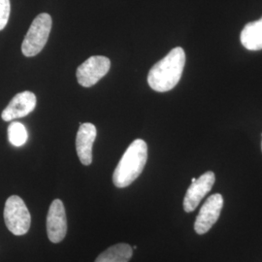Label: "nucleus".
Instances as JSON below:
<instances>
[{"label": "nucleus", "mask_w": 262, "mask_h": 262, "mask_svg": "<svg viewBox=\"0 0 262 262\" xmlns=\"http://www.w3.org/2000/svg\"><path fill=\"white\" fill-rule=\"evenodd\" d=\"M186 64V54L183 48H174L168 55L150 68L148 83L151 90L165 93L178 84Z\"/></svg>", "instance_id": "f257e3e1"}, {"label": "nucleus", "mask_w": 262, "mask_h": 262, "mask_svg": "<svg viewBox=\"0 0 262 262\" xmlns=\"http://www.w3.org/2000/svg\"><path fill=\"white\" fill-rule=\"evenodd\" d=\"M148 159V146L142 139L133 141L123 154L113 174V183L117 187H128L143 172Z\"/></svg>", "instance_id": "f03ea898"}, {"label": "nucleus", "mask_w": 262, "mask_h": 262, "mask_svg": "<svg viewBox=\"0 0 262 262\" xmlns=\"http://www.w3.org/2000/svg\"><path fill=\"white\" fill-rule=\"evenodd\" d=\"M52 29V18L47 13H42L33 19L21 44L24 56H37L47 43Z\"/></svg>", "instance_id": "7ed1b4c3"}, {"label": "nucleus", "mask_w": 262, "mask_h": 262, "mask_svg": "<svg viewBox=\"0 0 262 262\" xmlns=\"http://www.w3.org/2000/svg\"><path fill=\"white\" fill-rule=\"evenodd\" d=\"M4 221L14 235L27 234L30 228L31 216L24 200L18 195L10 196L4 207Z\"/></svg>", "instance_id": "20e7f679"}, {"label": "nucleus", "mask_w": 262, "mask_h": 262, "mask_svg": "<svg viewBox=\"0 0 262 262\" xmlns=\"http://www.w3.org/2000/svg\"><path fill=\"white\" fill-rule=\"evenodd\" d=\"M110 67L111 61L108 57L91 56L76 71L78 83L84 88H91L109 72Z\"/></svg>", "instance_id": "39448f33"}, {"label": "nucleus", "mask_w": 262, "mask_h": 262, "mask_svg": "<svg viewBox=\"0 0 262 262\" xmlns=\"http://www.w3.org/2000/svg\"><path fill=\"white\" fill-rule=\"evenodd\" d=\"M224 206V197L215 193L209 197L200 209L194 224V230L197 234H205L219 220Z\"/></svg>", "instance_id": "423d86ee"}, {"label": "nucleus", "mask_w": 262, "mask_h": 262, "mask_svg": "<svg viewBox=\"0 0 262 262\" xmlns=\"http://www.w3.org/2000/svg\"><path fill=\"white\" fill-rule=\"evenodd\" d=\"M47 233L53 243L61 242L67 233L66 209L61 200L56 199L49 208L47 215Z\"/></svg>", "instance_id": "0eeeda50"}, {"label": "nucleus", "mask_w": 262, "mask_h": 262, "mask_svg": "<svg viewBox=\"0 0 262 262\" xmlns=\"http://www.w3.org/2000/svg\"><path fill=\"white\" fill-rule=\"evenodd\" d=\"M215 181L214 172L209 171L196 179L195 182L191 183L184 198V209L187 213H190L196 209L201 200L212 189Z\"/></svg>", "instance_id": "6e6552de"}, {"label": "nucleus", "mask_w": 262, "mask_h": 262, "mask_svg": "<svg viewBox=\"0 0 262 262\" xmlns=\"http://www.w3.org/2000/svg\"><path fill=\"white\" fill-rule=\"evenodd\" d=\"M36 95L31 92H23L16 94L8 106L2 111L1 118L4 122H11L24 118L32 112L36 107Z\"/></svg>", "instance_id": "1a4fd4ad"}, {"label": "nucleus", "mask_w": 262, "mask_h": 262, "mask_svg": "<svg viewBox=\"0 0 262 262\" xmlns=\"http://www.w3.org/2000/svg\"><path fill=\"white\" fill-rule=\"evenodd\" d=\"M97 130L93 123H80L76 137V150L80 161L84 165H91L93 162V146Z\"/></svg>", "instance_id": "9d476101"}, {"label": "nucleus", "mask_w": 262, "mask_h": 262, "mask_svg": "<svg viewBox=\"0 0 262 262\" xmlns=\"http://www.w3.org/2000/svg\"><path fill=\"white\" fill-rule=\"evenodd\" d=\"M241 43L249 51L262 50V18L249 23L241 32Z\"/></svg>", "instance_id": "9b49d317"}, {"label": "nucleus", "mask_w": 262, "mask_h": 262, "mask_svg": "<svg viewBox=\"0 0 262 262\" xmlns=\"http://www.w3.org/2000/svg\"><path fill=\"white\" fill-rule=\"evenodd\" d=\"M133 250L127 244H117L99 254L95 262H128Z\"/></svg>", "instance_id": "f8f14e48"}, {"label": "nucleus", "mask_w": 262, "mask_h": 262, "mask_svg": "<svg viewBox=\"0 0 262 262\" xmlns=\"http://www.w3.org/2000/svg\"><path fill=\"white\" fill-rule=\"evenodd\" d=\"M8 139L15 147L24 146L28 139V130L26 126L19 122H11L8 127Z\"/></svg>", "instance_id": "ddd939ff"}, {"label": "nucleus", "mask_w": 262, "mask_h": 262, "mask_svg": "<svg viewBox=\"0 0 262 262\" xmlns=\"http://www.w3.org/2000/svg\"><path fill=\"white\" fill-rule=\"evenodd\" d=\"M11 11L10 0H0V30L4 29L8 24Z\"/></svg>", "instance_id": "4468645a"}, {"label": "nucleus", "mask_w": 262, "mask_h": 262, "mask_svg": "<svg viewBox=\"0 0 262 262\" xmlns=\"http://www.w3.org/2000/svg\"><path fill=\"white\" fill-rule=\"evenodd\" d=\"M195 181H196V179L193 178L191 180V183H193V182H195Z\"/></svg>", "instance_id": "2eb2a0df"}, {"label": "nucleus", "mask_w": 262, "mask_h": 262, "mask_svg": "<svg viewBox=\"0 0 262 262\" xmlns=\"http://www.w3.org/2000/svg\"><path fill=\"white\" fill-rule=\"evenodd\" d=\"M261 149H262V143H261Z\"/></svg>", "instance_id": "dca6fc26"}]
</instances>
